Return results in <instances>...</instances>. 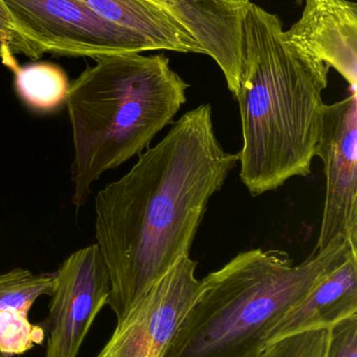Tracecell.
Listing matches in <instances>:
<instances>
[{
    "instance_id": "cell-13",
    "label": "cell",
    "mask_w": 357,
    "mask_h": 357,
    "mask_svg": "<svg viewBox=\"0 0 357 357\" xmlns=\"http://www.w3.org/2000/svg\"><path fill=\"white\" fill-rule=\"evenodd\" d=\"M56 272L34 274L17 268L0 274V312H17L29 314L36 300L52 296Z\"/></svg>"
},
{
    "instance_id": "cell-14",
    "label": "cell",
    "mask_w": 357,
    "mask_h": 357,
    "mask_svg": "<svg viewBox=\"0 0 357 357\" xmlns=\"http://www.w3.org/2000/svg\"><path fill=\"white\" fill-rule=\"evenodd\" d=\"M43 337L42 329L29 322V314L0 312V357L24 354L41 343Z\"/></svg>"
},
{
    "instance_id": "cell-9",
    "label": "cell",
    "mask_w": 357,
    "mask_h": 357,
    "mask_svg": "<svg viewBox=\"0 0 357 357\" xmlns=\"http://www.w3.org/2000/svg\"><path fill=\"white\" fill-rule=\"evenodd\" d=\"M284 37L302 52L335 68L357 89V4L349 0H305L301 18Z\"/></svg>"
},
{
    "instance_id": "cell-10",
    "label": "cell",
    "mask_w": 357,
    "mask_h": 357,
    "mask_svg": "<svg viewBox=\"0 0 357 357\" xmlns=\"http://www.w3.org/2000/svg\"><path fill=\"white\" fill-rule=\"evenodd\" d=\"M357 314V253H351L293 307L268 337V345L306 331L329 329Z\"/></svg>"
},
{
    "instance_id": "cell-4",
    "label": "cell",
    "mask_w": 357,
    "mask_h": 357,
    "mask_svg": "<svg viewBox=\"0 0 357 357\" xmlns=\"http://www.w3.org/2000/svg\"><path fill=\"white\" fill-rule=\"evenodd\" d=\"M69 86L73 203L85 205L92 184L149 148L174 123L190 87L165 54L136 52L94 58Z\"/></svg>"
},
{
    "instance_id": "cell-3",
    "label": "cell",
    "mask_w": 357,
    "mask_h": 357,
    "mask_svg": "<svg viewBox=\"0 0 357 357\" xmlns=\"http://www.w3.org/2000/svg\"><path fill=\"white\" fill-rule=\"evenodd\" d=\"M351 253L342 238L298 266L279 250L241 252L201 280L163 357H259L272 329Z\"/></svg>"
},
{
    "instance_id": "cell-8",
    "label": "cell",
    "mask_w": 357,
    "mask_h": 357,
    "mask_svg": "<svg viewBox=\"0 0 357 357\" xmlns=\"http://www.w3.org/2000/svg\"><path fill=\"white\" fill-rule=\"evenodd\" d=\"M110 295V277L96 243L73 252L54 279L46 357H77L100 310Z\"/></svg>"
},
{
    "instance_id": "cell-15",
    "label": "cell",
    "mask_w": 357,
    "mask_h": 357,
    "mask_svg": "<svg viewBox=\"0 0 357 357\" xmlns=\"http://www.w3.org/2000/svg\"><path fill=\"white\" fill-rule=\"evenodd\" d=\"M328 329L306 331L270 344L259 357H324Z\"/></svg>"
},
{
    "instance_id": "cell-17",
    "label": "cell",
    "mask_w": 357,
    "mask_h": 357,
    "mask_svg": "<svg viewBox=\"0 0 357 357\" xmlns=\"http://www.w3.org/2000/svg\"><path fill=\"white\" fill-rule=\"evenodd\" d=\"M324 357H357V314L328 329Z\"/></svg>"
},
{
    "instance_id": "cell-12",
    "label": "cell",
    "mask_w": 357,
    "mask_h": 357,
    "mask_svg": "<svg viewBox=\"0 0 357 357\" xmlns=\"http://www.w3.org/2000/svg\"><path fill=\"white\" fill-rule=\"evenodd\" d=\"M17 94L25 105L36 112L56 111L66 102L68 77L61 67L40 62L12 69Z\"/></svg>"
},
{
    "instance_id": "cell-16",
    "label": "cell",
    "mask_w": 357,
    "mask_h": 357,
    "mask_svg": "<svg viewBox=\"0 0 357 357\" xmlns=\"http://www.w3.org/2000/svg\"><path fill=\"white\" fill-rule=\"evenodd\" d=\"M17 54L31 59H39L41 54L33 45L25 41L13 27L8 15L0 3V60L4 66L12 70L18 65Z\"/></svg>"
},
{
    "instance_id": "cell-6",
    "label": "cell",
    "mask_w": 357,
    "mask_h": 357,
    "mask_svg": "<svg viewBox=\"0 0 357 357\" xmlns=\"http://www.w3.org/2000/svg\"><path fill=\"white\" fill-rule=\"evenodd\" d=\"M316 156L322 160L326 197L314 253L342 238L357 252V90L325 104Z\"/></svg>"
},
{
    "instance_id": "cell-11",
    "label": "cell",
    "mask_w": 357,
    "mask_h": 357,
    "mask_svg": "<svg viewBox=\"0 0 357 357\" xmlns=\"http://www.w3.org/2000/svg\"><path fill=\"white\" fill-rule=\"evenodd\" d=\"M105 20L140 33L156 50L203 54L194 37L165 10L148 0H80Z\"/></svg>"
},
{
    "instance_id": "cell-5",
    "label": "cell",
    "mask_w": 357,
    "mask_h": 357,
    "mask_svg": "<svg viewBox=\"0 0 357 357\" xmlns=\"http://www.w3.org/2000/svg\"><path fill=\"white\" fill-rule=\"evenodd\" d=\"M15 31L39 54L98 58L140 54L156 46L105 20L80 0H0Z\"/></svg>"
},
{
    "instance_id": "cell-1",
    "label": "cell",
    "mask_w": 357,
    "mask_h": 357,
    "mask_svg": "<svg viewBox=\"0 0 357 357\" xmlns=\"http://www.w3.org/2000/svg\"><path fill=\"white\" fill-rule=\"evenodd\" d=\"M238 161L217 139L211 105L203 104L174 121L125 176L99 191L96 245L108 268L107 305L117 324L190 255L210 199Z\"/></svg>"
},
{
    "instance_id": "cell-7",
    "label": "cell",
    "mask_w": 357,
    "mask_h": 357,
    "mask_svg": "<svg viewBox=\"0 0 357 357\" xmlns=\"http://www.w3.org/2000/svg\"><path fill=\"white\" fill-rule=\"evenodd\" d=\"M197 262L184 256L151 287L96 357H163L198 295Z\"/></svg>"
},
{
    "instance_id": "cell-2",
    "label": "cell",
    "mask_w": 357,
    "mask_h": 357,
    "mask_svg": "<svg viewBox=\"0 0 357 357\" xmlns=\"http://www.w3.org/2000/svg\"><path fill=\"white\" fill-rule=\"evenodd\" d=\"M329 70L326 63L285 39L277 15L252 2L234 96L242 126L240 178L253 197L312 173Z\"/></svg>"
}]
</instances>
